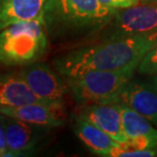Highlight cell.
<instances>
[{
    "label": "cell",
    "instance_id": "obj_1",
    "mask_svg": "<svg viewBox=\"0 0 157 157\" xmlns=\"http://www.w3.org/2000/svg\"><path fill=\"white\" fill-rule=\"evenodd\" d=\"M157 42V33L102 39L101 42L73 50L55 60L64 78L88 71H118L138 68L146 53Z\"/></svg>",
    "mask_w": 157,
    "mask_h": 157
},
{
    "label": "cell",
    "instance_id": "obj_2",
    "mask_svg": "<svg viewBox=\"0 0 157 157\" xmlns=\"http://www.w3.org/2000/svg\"><path fill=\"white\" fill-rule=\"evenodd\" d=\"M99 0H48L44 19L47 30L101 31L117 13Z\"/></svg>",
    "mask_w": 157,
    "mask_h": 157
},
{
    "label": "cell",
    "instance_id": "obj_3",
    "mask_svg": "<svg viewBox=\"0 0 157 157\" xmlns=\"http://www.w3.org/2000/svg\"><path fill=\"white\" fill-rule=\"evenodd\" d=\"M45 19L16 23L0 31V63L29 64L41 58L48 45Z\"/></svg>",
    "mask_w": 157,
    "mask_h": 157
},
{
    "label": "cell",
    "instance_id": "obj_4",
    "mask_svg": "<svg viewBox=\"0 0 157 157\" xmlns=\"http://www.w3.org/2000/svg\"><path fill=\"white\" fill-rule=\"evenodd\" d=\"M129 68L118 71H88L65 78L73 98L82 105L109 102L131 81L135 69Z\"/></svg>",
    "mask_w": 157,
    "mask_h": 157
},
{
    "label": "cell",
    "instance_id": "obj_5",
    "mask_svg": "<svg viewBox=\"0 0 157 157\" xmlns=\"http://www.w3.org/2000/svg\"><path fill=\"white\" fill-rule=\"evenodd\" d=\"M102 39L149 35L157 33V3L137 4L119 9L101 30Z\"/></svg>",
    "mask_w": 157,
    "mask_h": 157
},
{
    "label": "cell",
    "instance_id": "obj_6",
    "mask_svg": "<svg viewBox=\"0 0 157 157\" xmlns=\"http://www.w3.org/2000/svg\"><path fill=\"white\" fill-rule=\"evenodd\" d=\"M21 76L39 99L48 104L62 105L68 85L44 63H29L22 68Z\"/></svg>",
    "mask_w": 157,
    "mask_h": 157
},
{
    "label": "cell",
    "instance_id": "obj_7",
    "mask_svg": "<svg viewBox=\"0 0 157 157\" xmlns=\"http://www.w3.org/2000/svg\"><path fill=\"white\" fill-rule=\"evenodd\" d=\"M82 118L105 132L117 142L125 145L128 142L122 122V112L118 103L96 102L85 104L79 113Z\"/></svg>",
    "mask_w": 157,
    "mask_h": 157
},
{
    "label": "cell",
    "instance_id": "obj_8",
    "mask_svg": "<svg viewBox=\"0 0 157 157\" xmlns=\"http://www.w3.org/2000/svg\"><path fill=\"white\" fill-rule=\"evenodd\" d=\"M0 113L42 128L62 126L65 122L62 105L35 102L21 106H0Z\"/></svg>",
    "mask_w": 157,
    "mask_h": 157
},
{
    "label": "cell",
    "instance_id": "obj_9",
    "mask_svg": "<svg viewBox=\"0 0 157 157\" xmlns=\"http://www.w3.org/2000/svg\"><path fill=\"white\" fill-rule=\"evenodd\" d=\"M109 102L122 103L136 110L157 128V89L144 83L130 81Z\"/></svg>",
    "mask_w": 157,
    "mask_h": 157
},
{
    "label": "cell",
    "instance_id": "obj_10",
    "mask_svg": "<svg viewBox=\"0 0 157 157\" xmlns=\"http://www.w3.org/2000/svg\"><path fill=\"white\" fill-rule=\"evenodd\" d=\"M75 133L91 152L105 157L120 156L124 145L117 142L105 132L86 119L79 118L75 122Z\"/></svg>",
    "mask_w": 157,
    "mask_h": 157
},
{
    "label": "cell",
    "instance_id": "obj_11",
    "mask_svg": "<svg viewBox=\"0 0 157 157\" xmlns=\"http://www.w3.org/2000/svg\"><path fill=\"white\" fill-rule=\"evenodd\" d=\"M1 121L5 131L6 145H7V156L18 155L28 152L36 145V130L38 126L29 125L21 119L11 118L0 113Z\"/></svg>",
    "mask_w": 157,
    "mask_h": 157
},
{
    "label": "cell",
    "instance_id": "obj_12",
    "mask_svg": "<svg viewBox=\"0 0 157 157\" xmlns=\"http://www.w3.org/2000/svg\"><path fill=\"white\" fill-rule=\"evenodd\" d=\"M48 0H0V31L16 23L44 18Z\"/></svg>",
    "mask_w": 157,
    "mask_h": 157
},
{
    "label": "cell",
    "instance_id": "obj_13",
    "mask_svg": "<svg viewBox=\"0 0 157 157\" xmlns=\"http://www.w3.org/2000/svg\"><path fill=\"white\" fill-rule=\"evenodd\" d=\"M35 102L43 101L32 91L21 73H0V106L15 107Z\"/></svg>",
    "mask_w": 157,
    "mask_h": 157
},
{
    "label": "cell",
    "instance_id": "obj_14",
    "mask_svg": "<svg viewBox=\"0 0 157 157\" xmlns=\"http://www.w3.org/2000/svg\"><path fill=\"white\" fill-rule=\"evenodd\" d=\"M122 112L124 131L128 139L147 138L157 144V128L128 105L118 103Z\"/></svg>",
    "mask_w": 157,
    "mask_h": 157
},
{
    "label": "cell",
    "instance_id": "obj_15",
    "mask_svg": "<svg viewBox=\"0 0 157 157\" xmlns=\"http://www.w3.org/2000/svg\"><path fill=\"white\" fill-rule=\"evenodd\" d=\"M138 72L142 75H157V42L140 61Z\"/></svg>",
    "mask_w": 157,
    "mask_h": 157
},
{
    "label": "cell",
    "instance_id": "obj_16",
    "mask_svg": "<svg viewBox=\"0 0 157 157\" xmlns=\"http://www.w3.org/2000/svg\"><path fill=\"white\" fill-rule=\"evenodd\" d=\"M102 4L113 9H124L139 4V0H99Z\"/></svg>",
    "mask_w": 157,
    "mask_h": 157
},
{
    "label": "cell",
    "instance_id": "obj_17",
    "mask_svg": "<svg viewBox=\"0 0 157 157\" xmlns=\"http://www.w3.org/2000/svg\"><path fill=\"white\" fill-rule=\"evenodd\" d=\"M120 156H126V157H152V156H157V150L153 149H148V150H124Z\"/></svg>",
    "mask_w": 157,
    "mask_h": 157
},
{
    "label": "cell",
    "instance_id": "obj_18",
    "mask_svg": "<svg viewBox=\"0 0 157 157\" xmlns=\"http://www.w3.org/2000/svg\"><path fill=\"white\" fill-rule=\"evenodd\" d=\"M7 145H6L5 131L1 121H0V156H7Z\"/></svg>",
    "mask_w": 157,
    "mask_h": 157
},
{
    "label": "cell",
    "instance_id": "obj_19",
    "mask_svg": "<svg viewBox=\"0 0 157 157\" xmlns=\"http://www.w3.org/2000/svg\"><path fill=\"white\" fill-rule=\"evenodd\" d=\"M157 0H139V4H154Z\"/></svg>",
    "mask_w": 157,
    "mask_h": 157
},
{
    "label": "cell",
    "instance_id": "obj_20",
    "mask_svg": "<svg viewBox=\"0 0 157 157\" xmlns=\"http://www.w3.org/2000/svg\"><path fill=\"white\" fill-rule=\"evenodd\" d=\"M154 85H155L156 89H157V75H155V78H154Z\"/></svg>",
    "mask_w": 157,
    "mask_h": 157
}]
</instances>
